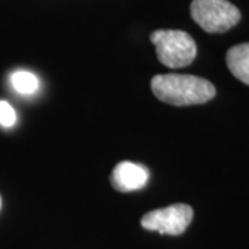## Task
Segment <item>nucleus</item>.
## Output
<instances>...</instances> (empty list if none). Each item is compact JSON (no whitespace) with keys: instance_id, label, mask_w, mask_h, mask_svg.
<instances>
[{"instance_id":"f257e3e1","label":"nucleus","mask_w":249,"mask_h":249,"mask_svg":"<svg viewBox=\"0 0 249 249\" xmlns=\"http://www.w3.org/2000/svg\"><path fill=\"white\" fill-rule=\"evenodd\" d=\"M151 89L160 101L176 107L204 104L216 96L213 85L196 75H155L151 80Z\"/></svg>"},{"instance_id":"423d86ee","label":"nucleus","mask_w":249,"mask_h":249,"mask_svg":"<svg viewBox=\"0 0 249 249\" xmlns=\"http://www.w3.org/2000/svg\"><path fill=\"white\" fill-rule=\"evenodd\" d=\"M226 62L237 79L249 85V43H241L231 47L226 54Z\"/></svg>"},{"instance_id":"f03ea898","label":"nucleus","mask_w":249,"mask_h":249,"mask_svg":"<svg viewBox=\"0 0 249 249\" xmlns=\"http://www.w3.org/2000/svg\"><path fill=\"white\" fill-rule=\"evenodd\" d=\"M150 39L152 45L155 46L158 60L165 67L183 68L196 60V42L184 31L158 29L152 32Z\"/></svg>"},{"instance_id":"7ed1b4c3","label":"nucleus","mask_w":249,"mask_h":249,"mask_svg":"<svg viewBox=\"0 0 249 249\" xmlns=\"http://www.w3.org/2000/svg\"><path fill=\"white\" fill-rule=\"evenodd\" d=\"M190 11L193 19L209 34L227 32L241 19L240 10L229 0H193Z\"/></svg>"},{"instance_id":"1a4fd4ad","label":"nucleus","mask_w":249,"mask_h":249,"mask_svg":"<svg viewBox=\"0 0 249 249\" xmlns=\"http://www.w3.org/2000/svg\"><path fill=\"white\" fill-rule=\"evenodd\" d=\"M0 208H1V196H0Z\"/></svg>"},{"instance_id":"39448f33","label":"nucleus","mask_w":249,"mask_h":249,"mask_svg":"<svg viewBox=\"0 0 249 249\" xmlns=\"http://www.w3.org/2000/svg\"><path fill=\"white\" fill-rule=\"evenodd\" d=\"M148 181V170L144 166L124 160L116 165L111 173V184L121 193H130L140 190Z\"/></svg>"},{"instance_id":"0eeeda50","label":"nucleus","mask_w":249,"mask_h":249,"mask_svg":"<svg viewBox=\"0 0 249 249\" xmlns=\"http://www.w3.org/2000/svg\"><path fill=\"white\" fill-rule=\"evenodd\" d=\"M13 88L21 94H32L39 88V80L34 73L28 71H17L11 75Z\"/></svg>"},{"instance_id":"20e7f679","label":"nucleus","mask_w":249,"mask_h":249,"mask_svg":"<svg viewBox=\"0 0 249 249\" xmlns=\"http://www.w3.org/2000/svg\"><path fill=\"white\" fill-rule=\"evenodd\" d=\"M194 217L190 205L175 204L151 211L142 219V229L168 235H180L186 231Z\"/></svg>"},{"instance_id":"6e6552de","label":"nucleus","mask_w":249,"mask_h":249,"mask_svg":"<svg viewBox=\"0 0 249 249\" xmlns=\"http://www.w3.org/2000/svg\"><path fill=\"white\" fill-rule=\"evenodd\" d=\"M17 121V115L14 108L7 101L0 100V124L4 127H11Z\"/></svg>"}]
</instances>
